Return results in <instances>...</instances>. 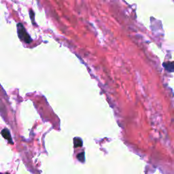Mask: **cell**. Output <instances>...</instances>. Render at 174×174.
<instances>
[{
    "instance_id": "1",
    "label": "cell",
    "mask_w": 174,
    "mask_h": 174,
    "mask_svg": "<svg viewBox=\"0 0 174 174\" xmlns=\"http://www.w3.org/2000/svg\"><path fill=\"white\" fill-rule=\"evenodd\" d=\"M17 32H18V38H20V40L27 44H29L31 42L32 40L29 35L26 31L25 29L21 23L17 24Z\"/></svg>"
},
{
    "instance_id": "4",
    "label": "cell",
    "mask_w": 174,
    "mask_h": 174,
    "mask_svg": "<svg viewBox=\"0 0 174 174\" xmlns=\"http://www.w3.org/2000/svg\"><path fill=\"white\" fill-rule=\"evenodd\" d=\"M74 147L75 148H80V147L83 146V141L82 139H80V138H78V137H76L74 139Z\"/></svg>"
},
{
    "instance_id": "2",
    "label": "cell",
    "mask_w": 174,
    "mask_h": 174,
    "mask_svg": "<svg viewBox=\"0 0 174 174\" xmlns=\"http://www.w3.org/2000/svg\"><path fill=\"white\" fill-rule=\"evenodd\" d=\"M1 134L3 137H4L5 139H7V140L8 141V142L10 143V144H13V141H12V137H11L10 132L9 131L8 129H3L1 132Z\"/></svg>"
},
{
    "instance_id": "6",
    "label": "cell",
    "mask_w": 174,
    "mask_h": 174,
    "mask_svg": "<svg viewBox=\"0 0 174 174\" xmlns=\"http://www.w3.org/2000/svg\"><path fill=\"white\" fill-rule=\"evenodd\" d=\"M6 174H9V173H6Z\"/></svg>"
},
{
    "instance_id": "5",
    "label": "cell",
    "mask_w": 174,
    "mask_h": 174,
    "mask_svg": "<svg viewBox=\"0 0 174 174\" xmlns=\"http://www.w3.org/2000/svg\"><path fill=\"white\" fill-rule=\"evenodd\" d=\"M85 152H81L80 154H78L77 155V158L78 159L80 160V162H85Z\"/></svg>"
},
{
    "instance_id": "7",
    "label": "cell",
    "mask_w": 174,
    "mask_h": 174,
    "mask_svg": "<svg viewBox=\"0 0 174 174\" xmlns=\"http://www.w3.org/2000/svg\"><path fill=\"white\" fill-rule=\"evenodd\" d=\"M0 174H1V173H0Z\"/></svg>"
},
{
    "instance_id": "3",
    "label": "cell",
    "mask_w": 174,
    "mask_h": 174,
    "mask_svg": "<svg viewBox=\"0 0 174 174\" xmlns=\"http://www.w3.org/2000/svg\"><path fill=\"white\" fill-rule=\"evenodd\" d=\"M163 66L164 68H165V69L167 71H168L169 72H173V62H169V63H163Z\"/></svg>"
}]
</instances>
